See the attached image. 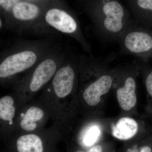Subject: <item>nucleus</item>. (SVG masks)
Listing matches in <instances>:
<instances>
[{"label":"nucleus","instance_id":"7","mask_svg":"<svg viewBox=\"0 0 152 152\" xmlns=\"http://www.w3.org/2000/svg\"><path fill=\"white\" fill-rule=\"evenodd\" d=\"M11 10L15 21L12 28L18 30L31 28L37 30V24L36 20L40 13L37 6L27 2H19Z\"/></svg>","mask_w":152,"mask_h":152},{"label":"nucleus","instance_id":"8","mask_svg":"<svg viewBox=\"0 0 152 152\" xmlns=\"http://www.w3.org/2000/svg\"><path fill=\"white\" fill-rule=\"evenodd\" d=\"M133 18L140 26L152 28V0H127Z\"/></svg>","mask_w":152,"mask_h":152},{"label":"nucleus","instance_id":"6","mask_svg":"<svg viewBox=\"0 0 152 152\" xmlns=\"http://www.w3.org/2000/svg\"><path fill=\"white\" fill-rule=\"evenodd\" d=\"M132 67L126 68L120 72L122 79V86L117 91V98L121 108L130 110L137 103L135 70Z\"/></svg>","mask_w":152,"mask_h":152},{"label":"nucleus","instance_id":"2","mask_svg":"<svg viewBox=\"0 0 152 152\" xmlns=\"http://www.w3.org/2000/svg\"><path fill=\"white\" fill-rule=\"evenodd\" d=\"M54 47L38 42L17 44L3 54L0 77L6 79L27 70L39 63Z\"/></svg>","mask_w":152,"mask_h":152},{"label":"nucleus","instance_id":"17","mask_svg":"<svg viewBox=\"0 0 152 152\" xmlns=\"http://www.w3.org/2000/svg\"><path fill=\"white\" fill-rule=\"evenodd\" d=\"M4 24V23H3L2 20L1 19V20H0V28H1V29L3 28Z\"/></svg>","mask_w":152,"mask_h":152},{"label":"nucleus","instance_id":"9","mask_svg":"<svg viewBox=\"0 0 152 152\" xmlns=\"http://www.w3.org/2000/svg\"><path fill=\"white\" fill-rule=\"evenodd\" d=\"M138 128V124L135 120L129 117H124L120 119L114 126L112 134L115 138L127 140L135 135Z\"/></svg>","mask_w":152,"mask_h":152},{"label":"nucleus","instance_id":"13","mask_svg":"<svg viewBox=\"0 0 152 152\" xmlns=\"http://www.w3.org/2000/svg\"><path fill=\"white\" fill-rule=\"evenodd\" d=\"M101 131L96 126L92 127L85 135L83 142L87 147H91L96 142L100 136Z\"/></svg>","mask_w":152,"mask_h":152},{"label":"nucleus","instance_id":"15","mask_svg":"<svg viewBox=\"0 0 152 152\" xmlns=\"http://www.w3.org/2000/svg\"><path fill=\"white\" fill-rule=\"evenodd\" d=\"M127 152H152V148L149 145H145L140 149L132 148Z\"/></svg>","mask_w":152,"mask_h":152},{"label":"nucleus","instance_id":"10","mask_svg":"<svg viewBox=\"0 0 152 152\" xmlns=\"http://www.w3.org/2000/svg\"><path fill=\"white\" fill-rule=\"evenodd\" d=\"M16 146L18 152H44L42 139L34 134L21 136L17 140Z\"/></svg>","mask_w":152,"mask_h":152},{"label":"nucleus","instance_id":"18","mask_svg":"<svg viewBox=\"0 0 152 152\" xmlns=\"http://www.w3.org/2000/svg\"><path fill=\"white\" fill-rule=\"evenodd\" d=\"M76 152H84L82 151H77Z\"/></svg>","mask_w":152,"mask_h":152},{"label":"nucleus","instance_id":"14","mask_svg":"<svg viewBox=\"0 0 152 152\" xmlns=\"http://www.w3.org/2000/svg\"><path fill=\"white\" fill-rule=\"evenodd\" d=\"M20 0H0L1 7L5 10L10 11Z\"/></svg>","mask_w":152,"mask_h":152},{"label":"nucleus","instance_id":"1","mask_svg":"<svg viewBox=\"0 0 152 152\" xmlns=\"http://www.w3.org/2000/svg\"><path fill=\"white\" fill-rule=\"evenodd\" d=\"M89 13L95 31L106 42L118 43L123 34L137 23L118 0H92Z\"/></svg>","mask_w":152,"mask_h":152},{"label":"nucleus","instance_id":"16","mask_svg":"<svg viewBox=\"0 0 152 152\" xmlns=\"http://www.w3.org/2000/svg\"><path fill=\"white\" fill-rule=\"evenodd\" d=\"M87 152H103V148L100 145L93 146Z\"/></svg>","mask_w":152,"mask_h":152},{"label":"nucleus","instance_id":"11","mask_svg":"<svg viewBox=\"0 0 152 152\" xmlns=\"http://www.w3.org/2000/svg\"><path fill=\"white\" fill-rule=\"evenodd\" d=\"M43 111L40 108L32 107L28 109L21 121L20 125L23 129L28 132L34 130L37 127L36 122L44 116Z\"/></svg>","mask_w":152,"mask_h":152},{"label":"nucleus","instance_id":"5","mask_svg":"<svg viewBox=\"0 0 152 152\" xmlns=\"http://www.w3.org/2000/svg\"><path fill=\"white\" fill-rule=\"evenodd\" d=\"M80 57L73 54H66L62 66L56 72L52 86L58 97H66L72 92L76 79L75 68L80 64Z\"/></svg>","mask_w":152,"mask_h":152},{"label":"nucleus","instance_id":"3","mask_svg":"<svg viewBox=\"0 0 152 152\" xmlns=\"http://www.w3.org/2000/svg\"><path fill=\"white\" fill-rule=\"evenodd\" d=\"M118 43L120 53L131 55L147 62L152 58V31L136 23L121 37Z\"/></svg>","mask_w":152,"mask_h":152},{"label":"nucleus","instance_id":"12","mask_svg":"<svg viewBox=\"0 0 152 152\" xmlns=\"http://www.w3.org/2000/svg\"><path fill=\"white\" fill-rule=\"evenodd\" d=\"M14 101L10 96H6L0 99V118L2 121L12 124V120L15 113L14 106Z\"/></svg>","mask_w":152,"mask_h":152},{"label":"nucleus","instance_id":"4","mask_svg":"<svg viewBox=\"0 0 152 152\" xmlns=\"http://www.w3.org/2000/svg\"><path fill=\"white\" fill-rule=\"evenodd\" d=\"M45 22L40 26L39 30H44L50 27L60 32L73 38L81 45L87 53H91V47L82 32L78 20L66 11L58 8L50 9L44 17Z\"/></svg>","mask_w":152,"mask_h":152}]
</instances>
